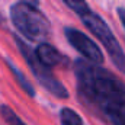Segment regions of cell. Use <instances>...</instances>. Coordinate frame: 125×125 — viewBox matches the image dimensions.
I'll return each instance as SVG.
<instances>
[{
    "instance_id": "obj_9",
    "label": "cell",
    "mask_w": 125,
    "mask_h": 125,
    "mask_svg": "<svg viewBox=\"0 0 125 125\" xmlns=\"http://www.w3.org/2000/svg\"><path fill=\"white\" fill-rule=\"evenodd\" d=\"M0 115L7 125H26L22 118L7 105H0Z\"/></svg>"
},
{
    "instance_id": "obj_1",
    "label": "cell",
    "mask_w": 125,
    "mask_h": 125,
    "mask_svg": "<svg viewBox=\"0 0 125 125\" xmlns=\"http://www.w3.org/2000/svg\"><path fill=\"white\" fill-rule=\"evenodd\" d=\"M77 96L83 106L108 125H125V82L86 58L74 61Z\"/></svg>"
},
{
    "instance_id": "obj_4",
    "label": "cell",
    "mask_w": 125,
    "mask_h": 125,
    "mask_svg": "<svg viewBox=\"0 0 125 125\" xmlns=\"http://www.w3.org/2000/svg\"><path fill=\"white\" fill-rule=\"evenodd\" d=\"M15 44L16 47L19 48V52L21 55L23 57V60L26 61V64L29 65L33 77L39 82V84L52 96H55L57 99H67L68 97V90L65 89V86L62 84L61 82L52 74L51 71V67L45 65L42 61L38 60L36 54H35V50L32 48L31 45L23 41L21 36H16L15 35Z\"/></svg>"
},
{
    "instance_id": "obj_11",
    "label": "cell",
    "mask_w": 125,
    "mask_h": 125,
    "mask_svg": "<svg viewBox=\"0 0 125 125\" xmlns=\"http://www.w3.org/2000/svg\"><path fill=\"white\" fill-rule=\"evenodd\" d=\"M116 13H118V18H119V22L122 23L125 29V7H118L116 9Z\"/></svg>"
},
{
    "instance_id": "obj_2",
    "label": "cell",
    "mask_w": 125,
    "mask_h": 125,
    "mask_svg": "<svg viewBox=\"0 0 125 125\" xmlns=\"http://www.w3.org/2000/svg\"><path fill=\"white\" fill-rule=\"evenodd\" d=\"M9 16L13 26L28 41L44 42L52 35L51 22L38 9V6L21 0L10 6Z\"/></svg>"
},
{
    "instance_id": "obj_13",
    "label": "cell",
    "mask_w": 125,
    "mask_h": 125,
    "mask_svg": "<svg viewBox=\"0 0 125 125\" xmlns=\"http://www.w3.org/2000/svg\"><path fill=\"white\" fill-rule=\"evenodd\" d=\"M4 22H6V21H4V16H3V13L0 12V26H3V25H4Z\"/></svg>"
},
{
    "instance_id": "obj_7",
    "label": "cell",
    "mask_w": 125,
    "mask_h": 125,
    "mask_svg": "<svg viewBox=\"0 0 125 125\" xmlns=\"http://www.w3.org/2000/svg\"><path fill=\"white\" fill-rule=\"evenodd\" d=\"M6 64H7V67H9V70L13 73V77H15V80L18 82V84H19V87L25 92V93L28 94L29 97H35V89H33V86L31 84V82L28 80V77L21 71V68L18 67V65H15V62L12 61V60H9V58H6Z\"/></svg>"
},
{
    "instance_id": "obj_12",
    "label": "cell",
    "mask_w": 125,
    "mask_h": 125,
    "mask_svg": "<svg viewBox=\"0 0 125 125\" xmlns=\"http://www.w3.org/2000/svg\"><path fill=\"white\" fill-rule=\"evenodd\" d=\"M22 1L31 3V4H33V6H39V0H22Z\"/></svg>"
},
{
    "instance_id": "obj_5",
    "label": "cell",
    "mask_w": 125,
    "mask_h": 125,
    "mask_svg": "<svg viewBox=\"0 0 125 125\" xmlns=\"http://www.w3.org/2000/svg\"><path fill=\"white\" fill-rule=\"evenodd\" d=\"M64 35L68 41V44L79 51V54L89 60V61H93L96 64H102L105 61V55L100 50V47L94 42L92 38H89L84 32L79 31L76 28H71V26H67L64 29Z\"/></svg>"
},
{
    "instance_id": "obj_10",
    "label": "cell",
    "mask_w": 125,
    "mask_h": 125,
    "mask_svg": "<svg viewBox=\"0 0 125 125\" xmlns=\"http://www.w3.org/2000/svg\"><path fill=\"white\" fill-rule=\"evenodd\" d=\"M62 3L73 12H76L79 16H83L84 13H87L89 10H92L87 4L86 0H61Z\"/></svg>"
},
{
    "instance_id": "obj_3",
    "label": "cell",
    "mask_w": 125,
    "mask_h": 125,
    "mask_svg": "<svg viewBox=\"0 0 125 125\" xmlns=\"http://www.w3.org/2000/svg\"><path fill=\"white\" fill-rule=\"evenodd\" d=\"M80 21L105 47V50L109 54L111 61L116 67V70L121 74H125V52L122 47L119 45L115 33L112 32L111 26L105 22V19L99 13H96L93 10H89L87 13L80 16Z\"/></svg>"
},
{
    "instance_id": "obj_6",
    "label": "cell",
    "mask_w": 125,
    "mask_h": 125,
    "mask_svg": "<svg viewBox=\"0 0 125 125\" xmlns=\"http://www.w3.org/2000/svg\"><path fill=\"white\" fill-rule=\"evenodd\" d=\"M35 54L38 57L39 61H42L48 67H60V65H67L68 64V58L61 54L54 45L48 44L47 41L39 42V45L35 48Z\"/></svg>"
},
{
    "instance_id": "obj_8",
    "label": "cell",
    "mask_w": 125,
    "mask_h": 125,
    "mask_svg": "<svg viewBox=\"0 0 125 125\" xmlns=\"http://www.w3.org/2000/svg\"><path fill=\"white\" fill-rule=\"evenodd\" d=\"M60 122L61 125H84L82 116L70 108H62L60 111Z\"/></svg>"
}]
</instances>
